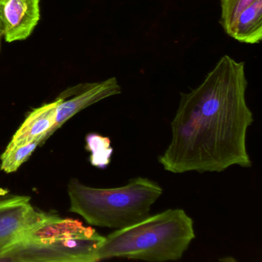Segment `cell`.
<instances>
[{"mask_svg": "<svg viewBox=\"0 0 262 262\" xmlns=\"http://www.w3.org/2000/svg\"><path fill=\"white\" fill-rule=\"evenodd\" d=\"M245 62L224 56L203 82L181 93L171 122V139L158 157L165 171L222 172L251 168L247 133L254 116L246 102Z\"/></svg>", "mask_w": 262, "mask_h": 262, "instance_id": "1", "label": "cell"}, {"mask_svg": "<svg viewBox=\"0 0 262 262\" xmlns=\"http://www.w3.org/2000/svg\"><path fill=\"white\" fill-rule=\"evenodd\" d=\"M194 238L193 219L185 210L169 208L110 233L98 249V261L117 257L151 262L178 260Z\"/></svg>", "mask_w": 262, "mask_h": 262, "instance_id": "2", "label": "cell"}, {"mask_svg": "<svg viewBox=\"0 0 262 262\" xmlns=\"http://www.w3.org/2000/svg\"><path fill=\"white\" fill-rule=\"evenodd\" d=\"M105 236L75 219L42 212L2 253L1 260L96 262Z\"/></svg>", "mask_w": 262, "mask_h": 262, "instance_id": "3", "label": "cell"}, {"mask_svg": "<svg viewBox=\"0 0 262 262\" xmlns=\"http://www.w3.org/2000/svg\"><path fill=\"white\" fill-rule=\"evenodd\" d=\"M162 193L159 183L141 176L116 188H93L76 179L68 185L70 211L82 216L90 225L113 229L125 228L148 217Z\"/></svg>", "mask_w": 262, "mask_h": 262, "instance_id": "4", "label": "cell"}, {"mask_svg": "<svg viewBox=\"0 0 262 262\" xmlns=\"http://www.w3.org/2000/svg\"><path fill=\"white\" fill-rule=\"evenodd\" d=\"M121 93L122 88L116 77L102 82L78 84L67 89L56 99V123L52 135L84 108Z\"/></svg>", "mask_w": 262, "mask_h": 262, "instance_id": "5", "label": "cell"}, {"mask_svg": "<svg viewBox=\"0 0 262 262\" xmlns=\"http://www.w3.org/2000/svg\"><path fill=\"white\" fill-rule=\"evenodd\" d=\"M41 214L32 206L30 197L0 195V255Z\"/></svg>", "mask_w": 262, "mask_h": 262, "instance_id": "6", "label": "cell"}, {"mask_svg": "<svg viewBox=\"0 0 262 262\" xmlns=\"http://www.w3.org/2000/svg\"><path fill=\"white\" fill-rule=\"evenodd\" d=\"M39 19V0H0V35L7 42L27 39Z\"/></svg>", "mask_w": 262, "mask_h": 262, "instance_id": "7", "label": "cell"}, {"mask_svg": "<svg viewBox=\"0 0 262 262\" xmlns=\"http://www.w3.org/2000/svg\"><path fill=\"white\" fill-rule=\"evenodd\" d=\"M56 101L35 108L27 116L8 145H24L42 139L41 145L52 136L56 123Z\"/></svg>", "mask_w": 262, "mask_h": 262, "instance_id": "8", "label": "cell"}, {"mask_svg": "<svg viewBox=\"0 0 262 262\" xmlns=\"http://www.w3.org/2000/svg\"><path fill=\"white\" fill-rule=\"evenodd\" d=\"M227 34L243 43H259L262 39V0H255L245 9Z\"/></svg>", "mask_w": 262, "mask_h": 262, "instance_id": "9", "label": "cell"}, {"mask_svg": "<svg viewBox=\"0 0 262 262\" xmlns=\"http://www.w3.org/2000/svg\"><path fill=\"white\" fill-rule=\"evenodd\" d=\"M42 139H35L24 145H7L5 151L1 156L0 168L7 173L15 172L18 168L28 160L39 145H41Z\"/></svg>", "mask_w": 262, "mask_h": 262, "instance_id": "10", "label": "cell"}, {"mask_svg": "<svg viewBox=\"0 0 262 262\" xmlns=\"http://www.w3.org/2000/svg\"><path fill=\"white\" fill-rule=\"evenodd\" d=\"M86 146L90 155V162L93 166L105 169L111 162L113 148L110 138L97 133H90L85 138Z\"/></svg>", "mask_w": 262, "mask_h": 262, "instance_id": "11", "label": "cell"}, {"mask_svg": "<svg viewBox=\"0 0 262 262\" xmlns=\"http://www.w3.org/2000/svg\"><path fill=\"white\" fill-rule=\"evenodd\" d=\"M254 1L255 0H221L220 24L225 33H228L237 16Z\"/></svg>", "mask_w": 262, "mask_h": 262, "instance_id": "12", "label": "cell"}, {"mask_svg": "<svg viewBox=\"0 0 262 262\" xmlns=\"http://www.w3.org/2000/svg\"><path fill=\"white\" fill-rule=\"evenodd\" d=\"M1 37H2V36H0V39H1Z\"/></svg>", "mask_w": 262, "mask_h": 262, "instance_id": "13", "label": "cell"}, {"mask_svg": "<svg viewBox=\"0 0 262 262\" xmlns=\"http://www.w3.org/2000/svg\"><path fill=\"white\" fill-rule=\"evenodd\" d=\"M0 36H1V35H0Z\"/></svg>", "mask_w": 262, "mask_h": 262, "instance_id": "14", "label": "cell"}]
</instances>
